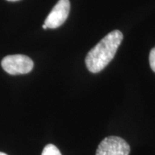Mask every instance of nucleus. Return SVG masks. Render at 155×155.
Masks as SVG:
<instances>
[{"label": "nucleus", "instance_id": "nucleus-7", "mask_svg": "<svg viewBox=\"0 0 155 155\" xmlns=\"http://www.w3.org/2000/svg\"><path fill=\"white\" fill-rule=\"evenodd\" d=\"M42 28H43V29H45H45H47L48 28H47V26H46V25H42Z\"/></svg>", "mask_w": 155, "mask_h": 155}, {"label": "nucleus", "instance_id": "nucleus-4", "mask_svg": "<svg viewBox=\"0 0 155 155\" xmlns=\"http://www.w3.org/2000/svg\"><path fill=\"white\" fill-rule=\"evenodd\" d=\"M71 4L69 0H59L45 21L48 28L55 29L61 26L68 17Z\"/></svg>", "mask_w": 155, "mask_h": 155}, {"label": "nucleus", "instance_id": "nucleus-1", "mask_svg": "<svg viewBox=\"0 0 155 155\" xmlns=\"http://www.w3.org/2000/svg\"><path fill=\"white\" fill-rule=\"evenodd\" d=\"M123 40L119 30H114L104 37L87 54L86 65L90 72L96 73L105 68L115 56L118 48Z\"/></svg>", "mask_w": 155, "mask_h": 155}, {"label": "nucleus", "instance_id": "nucleus-6", "mask_svg": "<svg viewBox=\"0 0 155 155\" xmlns=\"http://www.w3.org/2000/svg\"><path fill=\"white\" fill-rule=\"evenodd\" d=\"M150 65L151 68L155 73V47L151 50L150 53Z\"/></svg>", "mask_w": 155, "mask_h": 155}, {"label": "nucleus", "instance_id": "nucleus-5", "mask_svg": "<svg viewBox=\"0 0 155 155\" xmlns=\"http://www.w3.org/2000/svg\"><path fill=\"white\" fill-rule=\"evenodd\" d=\"M42 155H62L60 150L53 144H48L42 151Z\"/></svg>", "mask_w": 155, "mask_h": 155}, {"label": "nucleus", "instance_id": "nucleus-9", "mask_svg": "<svg viewBox=\"0 0 155 155\" xmlns=\"http://www.w3.org/2000/svg\"><path fill=\"white\" fill-rule=\"evenodd\" d=\"M0 155H7V154H5V153H3V152H0Z\"/></svg>", "mask_w": 155, "mask_h": 155}, {"label": "nucleus", "instance_id": "nucleus-3", "mask_svg": "<svg viewBox=\"0 0 155 155\" xmlns=\"http://www.w3.org/2000/svg\"><path fill=\"white\" fill-rule=\"evenodd\" d=\"M130 147L124 139L118 137H108L98 145L96 155H129Z\"/></svg>", "mask_w": 155, "mask_h": 155}, {"label": "nucleus", "instance_id": "nucleus-2", "mask_svg": "<svg viewBox=\"0 0 155 155\" xmlns=\"http://www.w3.org/2000/svg\"><path fill=\"white\" fill-rule=\"evenodd\" d=\"M2 67L10 75L27 74L34 67L33 61L24 55H12L5 57L2 61Z\"/></svg>", "mask_w": 155, "mask_h": 155}, {"label": "nucleus", "instance_id": "nucleus-8", "mask_svg": "<svg viewBox=\"0 0 155 155\" xmlns=\"http://www.w3.org/2000/svg\"><path fill=\"white\" fill-rule=\"evenodd\" d=\"M7 1H9V2H17V1H19V0H7Z\"/></svg>", "mask_w": 155, "mask_h": 155}]
</instances>
